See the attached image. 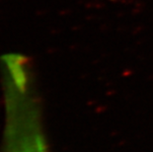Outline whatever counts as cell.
<instances>
[{"mask_svg": "<svg viewBox=\"0 0 153 152\" xmlns=\"http://www.w3.org/2000/svg\"><path fill=\"white\" fill-rule=\"evenodd\" d=\"M3 152H48L35 86L15 81L4 88Z\"/></svg>", "mask_w": 153, "mask_h": 152, "instance_id": "6da1fadb", "label": "cell"}]
</instances>
